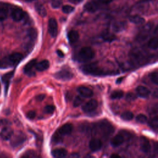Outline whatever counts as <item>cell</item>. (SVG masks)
<instances>
[{
  "label": "cell",
  "instance_id": "1",
  "mask_svg": "<svg viewBox=\"0 0 158 158\" xmlns=\"http://www.w3.org/2000/svg\"><path fill=\"white\" fill-rule=\"evenodd\" d=\"M94 50L89 47L82 48L78 52V58L80 61L86 62L90 60L94 57Z\"/></svg>",
  "mask_w": 158,
  "mask_h": 158
},
{
  "label": "cell",
  "instance_id": "2",
  "mask_svg": "<svg viewBox=\"0 0 158 158\" xmlns=\"http://www.w3.org/2000/svg\"><path fill=\"white\" fill-rule=\"evenodd\" d=\"M81 70L85 73L89 75H99L102 73V70L98 66L97 64L94 63H90L83 65Z\"/></svg>",
  "mask_w": 158,
  "mask_h": 158
},
{
  "label": "cell",
  "instance_id": "3",
  "mask_svg": "<svg viewBox=\"0 0 158 158\" xmlns=\"http://www.w3.org/2000/svg\"><path fill=\"white\" fill-rule=\"evenodd\" d=\"M48 31L53 38H55L57 35L58 25L57 21L54 18H51L48 21Z\"/></svg>",
  "mask_w": 158,
  "mask_h": 158
},
{
  "label": "cell",
  "instance_id": "4",
  "mask_svg": "<svg viewBox=\"0 0 158 158\" xmlns=\"http://www.w3.org/2000/svg\"><path fill=\"white\" fill-rule=\"evenodd\" d=\"M139 146L140 149L145 154H148L151 150V144L149 139L143 136L139 138Z\"/></svg>",
  "mask_w": 158,
  "mask_h": 158
},
{
  "label": "cell",
  "instance_id": "5",
  "mask_svg": "<svg viewBox=\"0 0 158 158\" xmlns=\"http://www.w3.org/2000/svg\"><path fill=\"white\" fill-rule=\"evenodd\" d=\"M98 103L96 99H91L82 106V110L85 112H90L94 110L98 107Z\"/></svg>",
  "mask_w": 158,
  "mask_h": 158
},
{
  "label": "cell",
  "instance_id": "6",
  "mask_svg": "<svg viewBox=\"0 0 158 158\" xmlns=\"http://www.w3.org/2000/svg\"><path fill=\"white\" fill-rule=\"evenodd\" d=\"M100 5L98 1L92 0L88 1L84 6L85 9L89 12H94L99 9Z\"/></svg>",
  "mask_w": 158,
  "mask_h": 158
},
{
  "label": "cell",
  "instance_id": "7",
  "mask_svg": "<svg viewBox=\"0 0 158 158\" xmlns=\"http://www.w3.org/2000/svg\"><path fill=\"white\" fill-rule=\"evenodd\" d=\"M11 16L14 21L19 22L24 18L25 12L20 8H15L12 10Z\"/></svg>",
  "mask_w": 158,
  "mask_h": 158
},
{
  "label": "cell",
  "instance_id": "8",
  "mask_svg": "<svg viewBox=\"0 0 158 158\" xmlns=\"http://www.w3.org/2000/svg\"><path fill=\"white\" fill-rule=\"evenodd\" d=\"M55 77L57 79H61V80H70L73 77V73L68 70H60L59 72H57L55 74Z\"/></svg>",
  "mask_w": 158,
  "mask_h": 158
},
{
  "label": "cell",
  "instance_id": "9",
  "mask_svg": "<svg viewBox=\"0 0 158 158\" xmlns=\"http://www.w3.org/2000/svg\"><path fill=\"white\" fill-rule=\"evenodd\" d=\"M79 94L83 98H91L93 95V91L88 87L80 86L77 88Z\"/></svg>",
  "mask_w": 158,
  "mask_h": 158
},
{
  "label": "cell",
  "instance_id": "10",
  "mask_svg": "<svg viewBox=\"0 0 158 158\" xmlns=\"http://www.w3.org/2000/svg\"><path fill=\"white\" fill-rule=\"evenodd\" d=\"M13 135V130L8 127L3 128L0 133V136L3 140L9 139Z\"/></svg>",
  "mask_w": 158,
  "mask_h": 158
},
{
  "label": "cell",
  "instance_id": "11",
  "mask_svg": "<svg viewBox=\"0 0 158 158\" xmlns=\"http://www.w3.org/2000/svg\"><path fill=\"white\" fill-rule=\"evenodd\" d=\"M89 147L91 151H97L101 148L102 142L99 139L93 138L90 140V141L89 143Z\"/></svg>",
  "mask_w": 158,
  "mask_h": 158
},
{
  "label": "cell",
  "instance_id": "12",
  "mask_svg": "<svg viewBox=\"0 0 158 158\" xmlns=\"http://www.w3.org/2000/svg\"><path fill=\"white\" fill-rule=\"evenodd\" d=\"M37 64V60L36 59H32L31 60L30 62H28L25 66L23 68V70L24 72L29 75H32V73H34V72H33V67H35L36 66Z\"/></svg>",
  "mask_w": 158,
  "mask_h": 158
},
{
  "label": "cell",
  "instance_id": "13",
  "mask_svg": "<svg viewBox=\"0 0 158 158\" xmlns=\"http://www.w3.org/2000/svg\"><path fill=\"white\" fill-rule=\"evenodd\" d=\"M136 91L139 96L144 98H148L151 93L150 90L143 86H138L136 89Z\"/></svg>",
  "mask_w": 158,
  "mask_h": 158
},
{
  "label": "cell",
  "instance_id": "14",
  "mask_svg": "<svg viewBox=\"0 0 158 158\" xmlns=\"http://www.w3.org/2000/svg\"><path fill=\"white\" fill-rule=\"evenodd\" d=\"M123 141H124V137L120 134H117L111 139L110 144L112 146L117 147L122 144Z\"/></svg>",
  "mask_w": 158,
  "mask_h": 158
},
{
  "label": "cell",
  "instance_id": "15",
  "mask_svg": "<svg viewBox=\"0 0 158 158\" xmlns=\"http://www.w3.org/2000/svg\"><path fill=\"white\" fill-rule=\"evenodd\" d=\"M72 129L73 127L70 123H66L62 125L57 131L62 136H64L70 134L72 131Z\"/></svg>",
  "mask_w": 158,
  "mask_h": 158
},
{
  "label": "cell",
  "instance_id": "16",
  "mask_svg": "<svg viewBox=\"0 0 158 158\" xmlns=\"http://www.w3.org/2000/svg\"><path fill=\"white\" fill-rule=\"evenodd\" d=\"M51 154H52V156L54 157L62 158V157H64L67 156V151L64 148H59V149H54L51 152Z\"/></svg>",
  "mask_w": 158,
  "mask_h": 158
},
{
  "label": "cell",
  "instance_id": "17",
  "mask_svg": "<svg viewBox=\"0 0 158 158\" xmlns=\"http://www.w3.org/2000/svg\"><path fill=\"white\" fill-rule=\"evenodd\" d=\"M69 41L70 44H73L79 39V34L75 30H71L67 34Z\"/></svg>",
  "mask_w": 158,
  "mask_h": 158
},
{
  "label": "cell",
  "instance_id": "18",
  "mask_svg": "<svg viewBox=\"0 0 158 158\" xmlns=\"http://www.w3.org/2000/svg\"><path fill=\"white\" fill-rule=\"evenodd\" d=\"M49 67V62L47 60H43L36 64L35 68L38 71L42 72L47 70Z\"/></svg>",
  "mask_w": 158,
  "mask_h": 158
},
{
  "label": "cell",
  "instance_id": "19",
  "mask_svg": "<svg viewBox=\"0 0 158 158\" xmlns=\"http://www.w3.org/2000/svg\"><path fill=\"white\" fill-rule=\"evenodd\" d=\"M35 10L37 12V13L42 17H44L47 15V11L45 8V7L40 4V3H37L35 4Z\"/></svg>",
  "mask_w": 158,
  "mask_h": 158
},
{
  "label": "cell",
  "instance_id": "20",
  "mask_svg": "<svg viewBox=\"0 0 158 158\" xmlns=\"http://www.w3.org/2000/svg\"><path fill=\"white\" fill-rule=\"evenodd\" d=\"M130 22L136 25H142L145 22V20L143 17L138 15H133L130 17L129 18Z\"/></svg>",
  "mask_w": 158,
  "mask_h": 158
},
{
  "label": "cell",
  "instance_id": "21",
  "mask_svg": "<svg viewBox=\"0 0 158 158\" xmlns=\"http://www.w3.org/2000/svg\"><path fill=\"white\" fill-rule=\"evenodd\" d=\"M148 46L150 49H158V37H154L151 38L148 42Z\"/></svg>",
  "mask_w": 158,
  "mask_h": 158
},
{
  "label": "cell",
  "instance_id": "22",
  "mask_svg": "<svg viewBox=\"0 0 158 158\" xmlns=\"http://www.w3.org/2000/svg\"><path fill=\"white\" fill-rule=\"evenodd\" d=\"M133 116H134L133 114L131 111H129V110H127V111L123 112L120 115L121 118L123 119V120H125V121L131 120L133 118Z\"/></svg>",
  "mask_w": 158,
  "mask_h": 158
},
{
  "label": "cell",
  "instance_id": "23",
  "mask_svg": "<svg viewBox=\"0 0 158 158\" xmlns=\"http://www.w3.org/2000/svg\"><path fill=\"white\" fill-rule=\"evenodd\" d=\"M63 136L61 134H60L58 131H56L52 137V141L54 143H59L62 141Z\"/></svg>",
  "mask_w": 158,
  "mask_h": 158
},
{
  "label": "cell",
  "instance_id": "24",
  "mask_svg": "<svg viewBox=\"0 0 158 158\" xmlns=\"http://www.w3.org/2000/svg\"><path fill=\"white\" fill-rule=\"evenodd\" d=\"M148 124L149 127L152 128H158V115H156L152 117L148 121Z\"/></svg>",
  "mask_w": 158,
  "mask_h": 158
},
{
  "label": "cell",
  "instance_id": "25",
  "mask_svg": "<svg viewBox=\"0 0 158 158\" xmlns=\"http://www.w3.org/2000/svg\"><path fill=\"white\" fill-rule=\"evenodd\" d=\"M123 96V92L121 90H116L113 91L110 94V98L112 99H117L122 98Z\"/></svg>",
  "mask_w": 158,
  "mask_h": 158
},
{
  "label": "cell",
  "instance_id": "26",
  "mask_svg": "<svg viewBox=\"0 0 158 158\" xmlns=\"http://www.w3.org/2000/svg\"><path fill=\"white\" fill-rule=\"evenodd\" d=\"M102 38L104 39V40H105L106 41H109V42L114 40L115 38V36L113 34L110 33L109 32L103 33L102 34Z\"/></svg>",
  "mask_w": 158,
  "mask_h": 158
},
{
  "label": "cell",
  "instance_id": "27",
  "mask_svg": "<svg viewBox=\"0 0 158 158\" xmlns=\"http://www.w3.org/2000/svg\"><path fill=\"white\" fill-rule=\"evenodd\" d=\"M136 121L138 123L144 124L148 122V117L145 115L140 114L136 117Z\"/></svg>",
  "mask_w": 158,
  "mask_h": 158
},
{
  "label": "cell",
  "instance_id": "28",
  "mask_svg": "<svg viewBox=\"0 0 158 158\" xmlns=\"http://www.w3.org/2000/svg\"><path fill=\"white\" fill-rule=\"evenodd\" d=\"M12 74H13L12 72H9V73H6V74L2 77V80H3L4 83L5 85H6V89H7V87H8L7 85L9 84V80H10V78L12 77Z\"/></svg>",
  "mask_w": 158,
  "mask_h": 158
},
{
  "label": "cell",
  "instance_id": "29",
  "mask_svg": "<svg viewBox=\"0 0 158 158\" xmlns=\"http://www.w3.org/2000/svg\"><path fill=\"white\" fill-rule=\"evenodd\" d=\"M150 80L152 83H154L156 85H158V72H152L150 75Z\"/></svg>",
  "mask_w": 158,
  "mask_h": 158
},
{
  "label": "cell",
  "instance_id": "30",
  "mask_svg": "<svg viewBox=\"0 0 158 158\" xmlns=\"http://www.w3.org/2000/svg\"><path fill=\"white\" fill-rule=\"evenodd\" d=\"M7 10L4 7H0V21L4 20L7 18Z\"/></svg>",
  "mask_w": 158,
  "mask_h": 158
},
{
  "label": "cell",
  "instance_id": "31",
  "mask_svg": "<svg viewBox=\"0 0 158 158\" xmlns=\"http://www.w3.org/2000/svg\"><path fill=\"white\" fill-rule=\"evenodd\" d=\"M62 11L65 14H70L74 10V7L70 5H65L62 8Z\"/></svg>",
  "mask_w": 158,
  "mask_h": 158
},
{
  "label": "cell",
  "instance_id": "32",
  "mask_svg": "<svg viewBox=\"0 0 158 158\" xmlns=\"http://www.w3.org/2000/svg\"><path fill=\"white\" fill-rule=\"evenodd\" d=\"M62 4V0H51V5L52 8L57 9L60 7Z\"/></svg>",
  "mask_w": 158,
  "mask_h": 158
},
{
  "label": "cell",
  "instance_id": "33",
  "mask_svg": "<svg viewBox=\"0 0 158 158\" xmlns=\"http://www.w3.org/2000/svg\"><path fill=\"white\" fill-rule=\"evenodd\" d=\"M83 101V99L80 96H77L74 99V101H73V106L74 107H78V106H80L82 104Z\"/></svg>",
  "mask_w": 158,
  "mask_h": 158
},
{
  "label": "cell",
  "instance_id": "34",
  "mask_svg": "<svg viewBox=\"0 0 158 158\" xmlns=\"http://www.w3.org/2000/svg\"><path fill=\"white\" fill-rule=\"evenodd\" d=\"M28 35L32 40H35L36 37V31L34 28H30L28 31Z\"/></svg>",
  "mask_w": 158,
  "mask_h": 158
},
{
  "label": "cell",
  "instance_id": "35",
  "mask_svg": "<svg viewBox=\"0 0 158 158\" xmlns=\"http://www.w3.org/2000/svg\"><path fill=\"white\" fill-rule=\"evenodd\" d=\"M55 110V107L52 105H48L44 107V112L47 114H51Z\"/></svg>",
  "mask_w": 158,
  "mask_h": 158
},
{
  "label": "cell",
  "instance_id": "36",
  "mask_svg": "<svg viewBox=\"0 0 158 158\" xmlns=\"http://www.w3.org/2000/svg\"><path fill=\"white\" fill-rule=\"evenodd\" d=\"M125 99L128 101H133L136 99V96L135 94L132 93H128L126 94Z\"/></svg>",
  "mask_w": 158,
  "mask_h": 158
},
{
  "label": "cell",
  "instance_id": "37",
  "mask_svg": "<svg viewBox=\"0 0 158 158\" xmlns=\"http://www.w3.org/2000/svg\"><path fill=\"white\" fill-rule=\"evenodd\" d=\"M125 24L123 22H117L114 25V29L116 31H120L124 28Z\"/></svg>",
  "mask_w": 158,
  "mask_h": 158
},
{
  "label": "cell",
  "instance_id": "38",
  "mask_svg": "<svg viewBox=\"0 0 158 158\" xmlns=\"http://www.w3.org/2000/svg\"><path fill=\"white\" fill-rule=\"evenodd\" d=\"M35 115H36V113L33 110H30L27 114V117L29 119H33L35 117Z\"/></svg>",
  "mask_w": 158,
  "mask_h": 158
},
{
  "label": "cell",
  "instance_id": "39",
  "mask_svg": "<svg viewBox=\"0 0 158 158\" xmlns=\"http://www.w3.org/2000/svg\"><path fill=\"white\" fill-rule=\"evenodd\" d=\"M152 27V23H148L146 24V25L143 27V30L144 31H150V30H151Z\"/></svg>",
  "mask_w": 158,
  "mask_h": 158
},
{
  "label": "cell",
  "instance_id": "40",
  "mask_svg": "<svg viewBox=\"0 0 158 158\" xmlns=\"http://www.w3.org/2000/svg\"><path fill=\"white\" fill-rule=\"evenodd\" d=\"M45 98V94H38L36 97V99L38 101H41L44 99V98Z\"/></svg>",
  "mask_w": 158,
  "mask_h": 158
},
{
  "label": "cell",
  "instance_id": "41",
  "mask_svg": "<svg viewBox=\"0 0 158 158\" xmlns=\"http://www.w3.org/2000/svg\"><path fill=\"white\" fill-rule=\"evenodd\" d=\"M152 96L155 98L158 99V88H156V89L154 90L152 93Z\"/></svg>",
  "mask_w": 158,
  "mask_h": 158
},
{
  "label": "cell",
  "instance_id": "42",
  "mask_svg": "<svg viewBox=\"0 0 158 158\" xmlns=\"http://www.w3.org/2000/svg\"><path fill=\"white\" fill-rule=\"evenodd\" d=\"M57 55L59 56V57H63L64 56V52L61 51V50H59V49H58V50H57Z\"/></svg>",
  "mask_w": 158,
  "mask_h": 158
},
{
  "label": "cell",
  "instance_id": "43",
  "mask_svg": "<svg viewBox=\"0 0 158 158\" xmlns=\"http://www.w3.org/2000/svg\"><path fill=\"white\" fill-rule=\"evenodd\" d=\"M70 2L73 3V4H78L79 2H80L81 1H82L83 0H69Z\"/></svg>",
  "mask_w": 158,
  "mask_h": 158
},
{
  "label": "cell",
  "instance_id": "44",
  "mask_svg": "<svg viewBox=\"0 0 158 158\" xmlns=\"http://www.w3.org/2000/svg\"><path fill=\"white\" fill-rule=\"evenodd\" d=\"M101 2L104 3V4H107V3H110V2H112L113 0H99Z\"/></svg>",
  "mask_w": 158,
  "mask_h": 158
},
{
  "label": "cell",
  "instance_id": "45",
  "mask_svg": "<svg viewBox=\"0 0 158 158\" xmlns=\"http://www.w3.org/2000/svg\"><path fill=\"white\" fill-rule=\"evenodd\" d=\"M110 157H116V158H118V157H120V156L118 155V154H112V155H110Z\"/></svg>",
  "mask_w": 158,
  "mask_h": 158
},
{
  "label": "cell",
  "instance_id": "46",
  "mask_svg": "<svg viewBox=\"0 0 158 158\" xmlns=\"http://www.w3.org/2000/svg\"><path fill=\"white\" fill-rule=\"evenodd\" d=\"M70 157H79V155H78L77 153H73V154L70 155Z\"/></svg>",
  "mask_w": 158,
  "mask_h": 158
},
{
  "label": "cell",
  "instance_id": "47",
  "mask_svg": "<svg viewBox=\"0 0 158 158\" xmlns=\"http://www.w3.org/2000/svg\"><path fill=\"white\" fill-rule=\"evenodd\" d=\"M154 33L157 35H158V26H157L156 27V28L154 29Z\"/></svg>",
  "mask_w": 158,
  "mask_h": 158
},
{
  "label": "cell",
  "instance_id": "48",
  "mask_svg": "<svg viewBox=\"0 0 158 158\" xmlns=\"http://www.w3.org/2000/svg\"><path fill=\"white\" fill-rule=\"evenodd\" d=\"M28 1H34V0H28Z\"/></svg>",
  "mask_w": 158,
  "mask_h": 158
}]
</instances>
